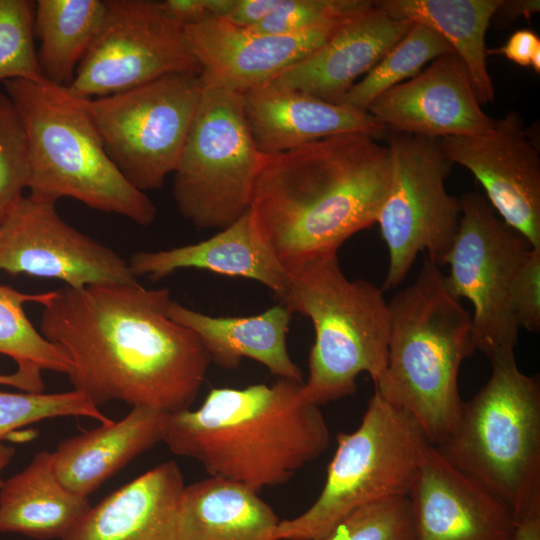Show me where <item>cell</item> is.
I'll return each mask as SVG.
<instances>
[{"instance_id":"cell-35","label":"cell","mask_w":540,"mask_h":540,"mask_svg":"<svg viewBox=\"0 0 540 540\" xmlns=\"http://www.w3.org/2000/svg\"><path fill=\"white\" fill-rule=\"evenodd\" d=\"M29 157L25 130L5 92H0V222L25 196Z\"/></svg>"},{"instance_id":"cell-23","label":"cell","mask_w":540,"mask_h":540,"mask_svg":"<svg viewBox=\"0 0 540 540\" xmlns=\"http://www.w3.org/2000/svg\"><path fill=\"white\" fill-rule=\"evenodd\" d=\"M165 413L132 407L120 420L59 442L53 468L73 493L89 497L137 456L162 442Z\"/></svg>"},{"instance_id":"cell-8","label":"cell","mask_w":540,"mask_h":540,"mask_svg":"<svg viewBox=\"0 0 540 540\" xmlns=\"http://www.w3.org/2000/svg\"><path fill=\"white\" fill-rule=\"evenodd\" d=\"M431 445L411 415L375 391L358 428L337 435L318 498L300 515L280 520L271 540H318L360 507L407 496Z\"/></svg>"},{"instance_id":"cell-29","label":"cell","mask_w":540,"mask_h":540,"mask_svg":"<svg viewBox=\"0 0 540 540\" xmlns=\"http://www.w3.org/2000/svg\"><path fill=\"white\" fill-rule=\"evenodd\" d=\"M455 53L452 47L428 27L412 23L405 35L346 93L341 104L367 111L388 89L416 76L429 61Z\"/></svg>"},{"instance_id":"cell-34","label":"cell","mask_w":540,"mask_h":540,"mask_svg":"<svg viewBox=\"0 0 540 540\" xmlns=\"http://www.w3.org/2000/svg\"><path fill=\"white\" fill-rule=\"evenodd\" d=\"M372 5L368 0H281L271 15L247 29L263 34H296L346 23Z\"/></svg>"},{"instance_id":"cell-12","label":"cell","mask_w":540,"mask_h":540,"mask_svg":"<svg viewBox=\"0 0 540 540\" xmlns=\"http://www.w3.org/2000/svg\"><path fill=\"white\" fill-rule=\"evenodd\" d=\"M460 225L446 257L445 285L456 299L473 307L472 338L490 362L515 357L519 326L509 300L512 278L531 248L506 224L485 197L469 192L460 198Z\"/></svg>"},{"instance_id":"cell-16","label":"cell","mask_w":540,"mask_h":540,"mask_svg":"<svg viewBox=\"0 0 540 540\" xmlns=\"http://www.w3.org/2000/svg\"><path fill=\"white\" fill-rule=\"evenodd\" d=\"M367 112L387 131L432 139L488 132L495 120L481 108L470 74L456 53L381 94Z\"/></svg>"},{"instance_id":"cell-21","label":"cell","mask_w":540,"mask_h":540,"mask_svg":"<svg viewBox=\"0 0 540 540\" xmlns=\"http://www.w3.org/2000/svg\"><path fill=\"white\" fill-rule=\"evenodd\" d=\"M185 486L179 465L162 462L91 506L61 540H179Z\"/></svg>"},{"instance_id":"cell-5","label":"cell","mask_w":540,"mask_h":540,"mask_svg":"<svg viewBox=\"0 0 540 540\" xmlns=\"http://www.w3.org/2000/svg\"><path fill=\"white\" fill-rule=\"evenodd\" d=\"M3 86L25 130L31 194L55 202L72 198L142 226L155 220V204L109 158L86 98L45 79Z\"/></svg>"},{"instance_id":"cell-36","label":"cell","mask_w":540,"mask_h":540,"mask_svg":"<svg viewBox=\"0 0 540 540\" xmlns=\"http://www.w3.org/2000/svg\"><path fill=\"white\" fill-rule=\"evenodd\" d=\"M509 300L519 326L540 330V248L531 247L520 262L510 284Z\"/></svg>"},{"instance_id":"cell-43","label":"cell","mask_w":540,"mask_h":540,"mask_svg":"<svg viewBox=\"0 0 540 540\" xmlns=\"http://www.w3.org/2000/svg\"><path fill=\"white\" fill-rule=\"evenodd\" d=\"M15 455V449L8 445H3L0 443V487L3 483V480L1 478L2 471L6 468V466L10 463L12 458Z\"/></svg>"},{"instance_id":"cell-44","label":"cell","mask_w":540,"mask_h":540,"mask_svg":"<svg viewBox=\"0 0 540 540\" xmlns=\"http://www.w3.org/2000/svg\"><path fill=\"white\" fill-rule=\"evenodd\" d=\"M530 66L537 74L540 73V47L534 51L531 57Z\"/></svg>"},{"instance_id":"cell-28","label":"cell","mask_w":540,"mask_h":540,"mask_svg":"<svg viewBox=\"0 0 540 540\" xmlns=\"http://www.w3.org/2000/svg\"><path fill=\"white\" fill-rule=\"evenodd\" d=\"M104 0H38L34 8L37 57L45 80L72 83L104 18Z\"/></svg>"},{"instance_id":"cell-41","label":"cell","mask_w":540,"mask_h":540,"mask_svg":"<svg viewBox=\"0 0 540 540\" xmlns=\"http://www.w3.org/2000/svg\"><path fill=\"white\" fill-rule=\"evenodd\" d=\"M41 369L34 365H17L11 374H0V385L17 388L24 392H44L45 385Z\"/></svg>"},{"instance_id":"cell-9","label":"cell","mask_w":540,"mask_h":540,"mask_svg":"<svg viewBox=\"0 0 540 540\" xmlns=\"http://www.w3.org/2000/svg\"><path fill=\"white\" fill-rule=\"evenodd\" d=\"M200 100L174 171L173 198L198 229H223L250 206L263 155L241 94L203 77Z\"/></svg>"},{"instance_id":"cell-26","label":"cell","mask_w":540,"mask_h":540,"mask_svg":"<svg viewBox=\"0 0 540 540\" xmlns=\"http://www.w3.org/2000/svg\"><path fill=\"white\" fill-rule=\"evenodd\" d=\"M279 521L257 491L209 476L185 486L179 540H271Z\"/></svg>"},{"instance_id":"cell-22","label":"cell","mask_w":540,"mask_h":540,"mask_svg":"<svg viewBox=\"0 0 540 540\" xmlns=\"http://www.w3.org/2000/svg\"><path fill=\"white\" fill-rule=\"evenodd\" d=\"M128 265L135 277L160 280L176 270L195 268L262 283L281 299L288 270L258 233L249 209L212 237L167 250L133 253Z\"/></svg>"},{"instance_id":"cell-37","label":"cell","mask_w":540,"mask_h":540,"mask_svg":"<svg viewBox=\"0 0 540 540\" xmlns=\"http://www.w3.org/2000/svg\"><path fill=\"white\" fill-rule=\"evenodd\" d=\"M164 15L185 28L208 17L225 18L234 0H163L158 1Z\"/></svg>"},{"instance_id":"cell-38","label":"cell","mask_w":540,"mask_h":540,"mask_svg":"<svg viewBox=\"0 0 540 540\" xmlns=\"http://www.w3.org/2000/svg\"><path fill=\"white\" fill-rule=\"evenodd\" d=\"M281 0H235L228 22L238 27L251 28L271 15Z\"/></svg>"},{"instance_id":"cell-13","label":"cell","mask_w":540,"mask_h":540,"mask_svg":"<svg viewBox=\"0 0 540 540\" xmlns=\"http://www.w3.org/2000/svg\"><path fill=\"white\" fill-rule=\"evenodd\" d=\"M104 1L102 24L67 87L73 94L93 99L166 75L201 74L184 28L164 15L158 1Z\"/></svg>"},{"instance_id":"cell-25","label":"cell","mask_w":540,"mask_h":540,"mask_svg":"<svg viewBox=\"0 0 540 540\" xmlns=\"http://www.w3.org/2000/svg\"><path fill=\"white\" fill-rule=\"evenodd\" d=\"M90 507L88 497L73 493L59 480L52 452L39 451L0 487V531L61 540Z\"/></svg>"},{"instance_id":"cell-40","label":"cell","mask_w":540,"mask_h":540,"mask_svg":"<svg viewBox=\"0 0 540 540\" xmlns=\"http://www.w3.org/2000/svg\"><path fill=\"white\" fill-rule=\"evenodd\" d=\"M540 11L539 0H500L491 22L498 29H506L519 17L529 20Z\"/></svg>"},{"instance_id":"cell-18","label":"cell","mask_w":540,"mask_h":540,"mask_svg":"<svg viewBox=\"0 0 540 540\" xmlns=\"http://www.w3.org/2000/svg\"><path fill=\"white\" fill-rule=\"evenodd\" d=\"M344 24L275 35L256 33L224 18L208 17L185 27L184 32L202 68L201 75L241 93L276 79L320 47Z\"/></svg>"},{"instance_id":"cell-31","label":"cell","mask_w":540,"mask_h":540,"mask_svg":"<svg viewBox=\"0 0 540 540\" xmlns=\"http://www.w3.org/2000/svg\"><path fill=\"white\" fill-rule=\"evenodd\" d=\"M58 417H87L101 424L113 421L73 389L56 393L0 390V442L18 429Z\"/></svg>"},{"instance_id":"cell-24","label":"cell","mask_w":540,"mask_h":540,"mask_svg":"<svg viewBox=\"0 0 540 540\" xmlns=\"http://www.w3.org/2000/svg\"><path fill=\"white\" fill-rule=\"evenodd\" d=\"M166 313L199 337L211 362L219 367L235 369L246 357L262 364L278 378L304 382L287 349L292 312L282 303L258 315L216 317L170 299Z\"/></svg>"},{"instance_id":"cell-17","label":"cell","mask_w":540,"mask_h":540,"mask_svg":"<svg viewBox=\"0 0 540 540\" xmlns=\"http://www.w3.org/2000/svg\"><path fill=\"white\" fill-rule=\"evenodd\" d=\"M415 540H512L511 509L431 445L410 491Z\"/></svg>"},{"instance_id":"cell-7","label":"cell","mask_w":540,"mask_h":540,"mask_svg":"<svg viewBox=\"0 0 540 540\" xmlns=\"http://www.w3.org/2000/svg\"><path fill=\"white\" fill-rule=\"evenodd\" d=\"M490 363L488 381L435 447L504 502L517 522L540 511V383L519 370L515 357Z\"/></svg>"},{"instance_id":"cell-33","label":"cell","mask_w":540,"mask_h":540,"mask_svg":"<svg viewBox=\"0 0 540 540\" xmlns=\"http://www.w3.org/2000/svg\"><path fill=\"white\" fill-rule=\"evenodd\" d=\"M318 540H415L408 496L360 507Z\"/></svg>"},{"instance_id":"cell-14","label":"cell","mask_w":540,"mask_h":540,"mask_svg":"<svg viewBox=\"0 0 540 540\" xmlns=\"http://www.w3.org/2000/svg\"><path fill=\"white\" fill-rule=\"evenodd\" d=\"M0 271L69 288L137 280L128 261L62 219L55 201L31 193L0 222Z\"/></svg>"},{"instance_id":"cell-32","label":"cell","mask_w":540,"mask_h":540,"mask_svg":"<svg viewBox=\"0 0 540 540\" xmlns=\"http://www.w3.org/2000/svg\"><path fill=\"white\" fill-rule=\"evenodd\" d=\"M35 2L0 0V81L44 79L34 35Z\"/></svg>"},{"instance_id":"cell-3","label":"cell","mask_w":540,"mask_h":540,"mask_svg":"<svg viewBox=\"0 0 540 540\" xmlns=\"http://www.w3.org/2000/svg\"><path fill=\"white\" fill-rule=\"evenodd\" d=\"M303 383L278 378L272 385L212 388L197 409L165 413L162 442L209 476L257 492L284 484L330 443L319 406L301 398Z\"/></svg>"},{"instance_id":"cell-15","label":"cell","mask_w":540,"mask_h":540,"mask_svg":"<svg viewBox=\"0 0 540 540\" xmlns=\"http://www.w3.org/2000/svg\"><path fill=\"white\" fill-rule=\"evenodd\" d=\"M445 157L468 169L500 218L540 248V155L519 113L485 133L439 139Z\"/></svg>"},{"instance_id":"cell-30","label":"cell","mask_w":540,"mask_h":540,"mask_svg":"<svg viewBox=\"0 0 540 540\" xmlns=\"http://www.w3.org/2000/svg\"><path fill=\"white\" fill-rule=\"evenodd\" d=\"M52 293H22L0 284V354L17 365L29 364L68 375L71 362L67 355L35 329L23 308L27 302L42 305Z\"/></svg>"},{"instance_id":"cell-1","label":"cell","mask_w":540,"mask_h":540,"mask_svg":"<svg viewBox=\"0 0 540 540\" xmlns=\"http://www.w3.org/2000/svg\"><path fill=\"white\" fill-rule=\"evenodd\" d=\"M166 288L66 287L41 306L40 332L71 362L73 390L164 413L189 408L212 363L199 337L166 313Z\"/></svg>"},{"instance_id":"cell-39","label":"cell","mask_w":540,"mask_h":540,"mask_svg":"<svg viewBox=\"0 0 540 540\" xmlns=\"http://www.w3.org/2000/svg\"><path fill=\"white\" fill-rule=\"evenodd\" d=\"M539 47L540 39L536 33L530 29H520L509 37L505 45L498 49L487 50V54H502L516 64L527 67L530 66L534 51Z\"/></svg>"},{"instance_id":"cell-27","label":"cell","mask_w":540,"mask_h":540,"mask_svg":"<svg viewBox=\"0 0 540 540\" xmlns=\"http://www.w3.org/2000/svg\"><path fill=\"white\" fill-rule=\"evenodd\" d=\"M500 0H378L392 18L424 25L441 36L466 65L480 104L492 103L485 35Z\"/></svg>"},{"instance_id":"cell-4","label":"cell","mask_w":540,"mask_h":540,"mask_svg":"<svg viewBox=\"0 0 540 540\" xmlns=\"http://www.w3.org/2000/svg\"><path fill=\"white\" fill-rule=\"evenodd\" d=\"M440 266L427 255L417 278L388 302V358L375 391L411 415L432 445L453 431L463 401L462 362L476 350L471 314L445 285Z\"/></svg>"},{"instance_id":"cell-42","label":"cell","mask_w":540,"mask_h":540,"mask_svg":"<svg viewBox=\"0 0 540 540\" xmlns=\"http://www.w3.org/2000/svg\"><path fill=\"white\" fill-rule=\"evenodd\" d=\"M512 540H540V511L517 521Z\"/></svg>"},{"instance_id":"cell-2","label":"cell","mask_w":540,"mask_h":540,"mask_svg":"<svg viewBox=\"0 0 540 540\" xmlns=\"http://www.w3.org/2000/svg\"><path fill=\"white\" fill-rule=\"evenodd\" d=\"M390 182L386 145L365 133L339 134L263 155L249 211L290 271L337 254L351 236L375 224Z\"/></svg>"},{"instance_id":"cell-19","label":"cell","mask_w":540,"mask_h":540,"mask_svg":"<svg viewBox=\"0 0 540 540\" xmlns=\"http://www.w3.org/2000/svg\"><path fill=\"white\" fill-rule=\"evenodd\" d=\"M240 94L247 126L262 155L345 133H365L378 139L387 131L367 111L323 101L277 80Z\"/></svg>"},{"instance_id":"cell-20","label":"cell","mask_w":540,"mask_h":540,"mask_svg":"<svg viewBox=\"0 0 540 540\" xmlns=\"http://www.w3.org/2000/svg\"><path fill=\"white\" fill-rule=\"evenodd\" d=\"M411 25L392 18L373 1L372 7L345 23L274 80L323 101L341 104L355 81L366 75Z\"/></svg>"},{"instance_id":"cell-10","label":"cell","mask_w":540,"mask_h":540,"mask_svg":"<svg viewBox=\"0 0 540 540\" xmlns=\"http://www.w3.org/2000/svg\"><path fill=\"white\" fill-rule=\"evenodd\" d=\"M391 182L376 223L389 252L383 290L399 286L417 256L425 253L440 267L457 235L460 198L445 187L452 163L439 140L386 131Z\"/></svg>"},{"instance_id":"cell-6","label":"cell","mask_w":540,"mask_h":540,"mask_svg":"<svg viewBox=\"0 0 540 540\" xmlns=\"http://www.w3.org/2000/svg\"><path fill=\"white\" fill-rule=\"evenodd\" d=\"M288 272L280 300L292 313L308 317L315 331L302 400L320 406L351 396L361 373L376 384L388 358L389 309L383 289L348 279L337 254Z\"/></svg>"},{"instance_id":"cell-11","label":"cell","mask_w":540,"mask_h":540,"mask_svg":"<svg viewBox=\"0 0 540 540\" xmlns=\"http://www.w3.org/2000/svg\"><path fill=\"white\" fill-rule=\"evenodd\" d=\"M201 91L200 74L181 73L87 99L109 158L136 189H159L174 173Z\"/></svg>"}]
</instances>
